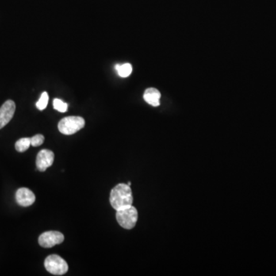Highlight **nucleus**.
<instances>
[{
  "mask_svg": "<svg viewBox=\"0 0 276 276\" xmlns=\"http://www.w3.org/2000/svg\"><path fill=\"white\" fill-rule=\"evenodd\" d=\"M115 69H116V71L119 74V76L121 77V78H127V77L130 76L131 72H132V66L129 63L117 65L115 66Z\"/></svg>",
  "mask_w": 276,
  "mask_h": 276,
  "instance_id": "obj_10",
  "label": "nucleus"
},
{
  "mask_svg": "<svg viewBox=\"0 0 276 276\" xmlns=\"http://www.w3.org/2000/svg\"><path fill=\"white\" fill-rule=\"evenodd\" d=\"M55 154L49 150H42L39 151L36 158V166L39 171H46L48 167L53 164Z\"/></svg>",
  "mask_w": 276,
  "mask_h": 276,
  "instance_id": "obj_7",
  "label": "nucleus"
},
{
  "mask_svg": "<svg viewBox=\"0 0 276 276\" xmlns=\"http://www.w3.org/2000/svg\"><path fill=\"white\" fill-rule=\"evenodd\" d=\"M110 203L115 210H120L133 204V195L128 184H119L112 189Z\"/></svg>",
  "mask_w": 276,
  "mask_h": 276,
  "instance_id": "obj_1",
  "label": "nucleus"
},
{
  "mask_svg": "<svg viewBox=\"0 0 276 276\" xmlns=\"http://www.w3.org/2000/svg\"><path fill=\"white\" fill-rule=\"evenodd\" d=\"M16 202L22 207H29L36 201V196L33 192L28 188L22 187L16 191Z\"/></svg>",
  "mask_w": 276,
  "mask_h": 276,
  "instance_id": "obj_8",
  "label": "nucleus"
},
{
  "mask_svg": "<svg viewBox=\"0 0 276 276\" xmlns=\"http://www.w3.org/2000/svg\"><path fill=\"white\" fill-rule=\"evenodd\" d=\"M53 107L55 110L62 112V113H65L68 111V104L63 102L62 100L58 99V98L54 99Z\"/></svg>",
  "mask_w": 276,
  "mask_h": 276,
  "instance_id": "obj_13",
  "label": "nucleus"
},
{
  "mask_svg": "<svg viewBox=\"0 0 276 276\" xmlns=\"http://www.w3.org/2000/svg\"><path fill=\"white\" fill-rule=\"evenodd\" d=\"M85 120L83 117L78 116H69L64 117L59 121V128L61 133L66 135H71L77 133L85 127Z\"/></svg>",
  "mask_w": 276,
  "mask_h": 276,
  "instance_id": "obj_2",
  "label": "nucleus"
},
{
  "mask_svg": "<svg viewBox=\"0 0 276 276\" xmlns=\"http://www.w3.org/2000/svg\"><path fill=\"white\" fill-rule=\"evenodd\" d=\"M128 186H131V182H128Z\"/></svg>",
  "mask_w": 276,
  "mask_h": 276,
  "instance_id": "obj_15",
  "label": "nucleus"
},
{
  "mask_svg": "<svg viewBox=\"0 0 276 276\" xmlns=\"http://www.w3.org/2000/svg\"><path fill=\"white\" fill-rule=\"evenodd\" d=\"M65 237L62 232L58 231H48L40 235L39 243L43 248H51L63 243Z\"/></svg>",
  "mask_w": 276,
  "mask_h": 276,
  "instance_id": "obj_5",
  "label": "nucleus"
},
{
  "mask_svg": "<svg viewBox=\"0 0 276 276\" xmlns=\"http://www.w3.org/2000/svg\"><path fill=\"white\" fill-rule=\"evenodd\" d=\"M31 146V138H23L17 140L16 143V151L18 152H25Z\"/></svg>",
  "mask_w": 276,
  "mask_h": 276,
  "instance_id": "obj_11",
  "label": "nucleus"
},
{
  "mask_svg": "<svg viewBox=\"0 0 276 276\" xmlns=\"http://www.w3.org/2000/svg\"><path fill=\"white\" fill-rule=\"evenodd\" d=\"M16 112V104L12 100L5 101L0 108V129L12 120Z\"/></svg>",
  "mask_w": 276,
  "mask_h": 276,
  "instance_id": "obj_6",
  "label": "nucleus"
},
{
  "mask_svg": "<svg viewBox=\"0 0 276 276\" xmlns=\"http://www.w3.org/2000/svg\"><path fill=\"white\" fill-rule=\"evenodd\" d=\"M45 138L43 135H36L31 138V145L33 147H39L44 143Z\"/></svg>",
  "mask_w": 276,
  "mask_h": 276,
  "instance_id": "obj_14",
  "label": "nucleus"
},
{
  "mask_svg": "<svg viewBox=\"0 0 276 276\" xmlns=\"http://www.w3.org/2000/svg\"><path fill=\"white\" fill-rule=\"evenodd\" d=\"M161 92L158 89L154 88L147 89L143 94V99L147 104L151 106L158 107L161 105L160 99H161Z\"/></svg>",
  "mask_w": 276,
  "mask_h": 276,
  "instance_id": "obj_9",
  "label": "nucleus"
},
{
  "mask_svg": "<svg viewBox=\"0 0 276 276\" xmlns=\"http://www.w3.org/2000/svg\"><path fill=\"white\" fill-rule=\"evenodd\" d=\"M44 265L46 270L55 276H62L69 270L66 261L58 255H48L45 260Z\"/></svg>",
  "mask_w": 276,
  "mask_h": 276,
  "instance_id": "obj_4",
  "label": "nucleus"
},
{
  "mask_svg": "<svg viewBox=\"0 0 276 276\" xmlns=\"http://www.w3.org/2000/svg\"><path fill=\"white\" fill-rule=\"evenodd\" d=\"M48 99H49V97H48V93L46 92H43L39 101L36 103V107H37L38 109L40 111L45 110L47 107V105H48Z\"/></svg>",
  "mask_w": 276,
  "mask_h": 276,
  "instance_id": "obj_12",
  "label": "nucleus"
},
{
  "mask_svg": "<svg viewBox=\"0 0 276 276\" xmlns=\"http://www.w3.org/2000/svg\"><path fill=\"white\" fill-rule=\"evenodd\" d=\"M138 218V210L133 206L120 209L116 212L117 223L120 227L126 230L133 229L136 225Z\"/></svg>",
  "mask_w": 276,
  "mask_h": 276,
  "instance_id": "obj_3",
  "label": "nucleus"
}]
</instances>
